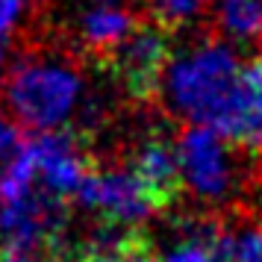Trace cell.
<instances>
[{
	"label": "cell",
	"instance_id": "9c48e42d",
	"mask_svg": "<svg viewBox=\"0 0 262 262\" xmlns=\"http://www.w3.org/2000/svg\"><path fill=\"white\" fill-rule=\"evenodd\" d=\"M133 174L144 183V189L154 194L159 212L168 209L171 203H177V198L183 194V177H180V162H177V150L174 142L150 133L144 136L142 142L136 144L130 159Z\"/></svg>",
	"mask_w": 262,
	"mask_h": 262
},
{
	"label": "cell",
	"instance_id": "5bb4252c",
	"mask_svg": "<svg viewBox=\"0 0 262 262\" xmlns=\"http://www.w3.org/2000/svg\"><path fill=\"white\" fill-rule=\"evenodd\" d=\"M221 259L224 262H262V221H245V224L221 230Z\"/></svg>",
	"mask_w": 262,
	"mask_h": 262
},
{
	"label": "cell",
	"instance_id": "6da1fadb",
	"mask_svg": "<svg viewBox=\"0 0 262 262\" xmlns=\"http://www.w3.org/2000/svg\"><path fill=\"white\" fill-rule=\"evenodd\" d=\"M83 100V77L68 59L33 53L18 62L6 80V109L33 133L59 130Z\"/></svg>",
	"mask_w": 262,
	"mask_h": 262
},
{
	"label": "cell",
	"instance_id": "ba28073f",
	"mask_svg": "<svg viewBox=\"0 0 262 262\" xmlns=\"http://www.w3.org/2000/svg\"><path fill=\"white\" fill-rule=\"evenodd\" d=\"M21 144L30 156L36 183L41 189L53 198H59V201L77 198V189L89 174V159H85V150L77 142V136L59 127V130L33 133Z\"/></svg>",
	"mask_w": 262,
	"mask_h": 262
},
{
	"label": "cell",
	"instance_id": "7a4b0ae2",
	"mask_svg": "<svg viewBox=\"0 0 262 262\" xmlns=\"http://www.w3.org/2000/svg\"><path fill=\"white\" fill-rule=\"evenodd\" d=\"M242 62L227 41L206 38L183 53H171L159 92L168 109L186 124H212L218 106L224 103Z\"/></svg>",
	"mask_w": 262,
	"mask_h": 262
},
{
	"label": "cell",
	"instance_id": "277c9868",
	"mask_svg": "<svg viewBox=\"0 0 262 262\" xmlns=\"http://www.w3.org/2000/svg\"><path fill=\"white\" fill-rule=\"evenodd\" d=\"M65 230V201L48 194L38 183L0 194V250L38 253L59 245Z\"/></svg>",
	"mask_w": 262,
	"mask_h": 262
},
{
	"label": "cell",
	"instance_id": "44dd1931",
	"mask_svg": "<svg viewBox=\"0 0 262 262\" xmlns=\"http://www.w3.org/2000/svg\"><path fill=\"white\" fill-rule=\"evenodd\" d=\"M100 3H121V0H100Z\"/></svg>",
	"mask_w": 262,
	"mask_h": 262
},
{
	"label": "cell",
	"instance_id": "8fae6325",
	"mask_svg": "<svg viewBox=\"0 0 262 262\" xmlns=\"http://www.w3.org/2000/svg\"><path fill=\"white\" fill-rule=\"evenodd\" d=\"M85 262H159V259H156L147 236L139 233L136 227L124 230V227L103 224L95 233L89 250H85Z\"/></svg>",
	"mask_w": 262,
	"mask_h": 262
},
{
	"label": "cell",
	"instance_id": "30bf717a",
	"mask_svg": "<svg viewBox=\"0 0 262 262\" xmlns=\"http://www.w3.org/2000/svg\"><path fill=\"white\" fill-rule=\"evenodd\" d=\"M139 15L124 9L121 3H97L80 18V41L92 56H103L130 33Z\"/></svg>",
	"mask_w": 262,
	"mask_h": 262
},
{
	"label": "cell",
	"instance_id": "4fadbf2b",
	"mask_svg": "<svg viewBox=\"0 0 262 262\" xmlns=\"http://www.w3.org/2000/svg\"><path fill=\"white\" fill-rule=\"evenodd\" d=\"M224 221H194L159 262H224L221 259Z\"/></svg>",
	"mask_w": 262,
	"mask_h": 262
},
{
	"label": "cell",
	"instance_id": "2e32d148",
	"mask_svg": "<svg viewBox=\"0 0 262 262\" xmlns=\"http://www.w3.org/2000/svg\"><path fill=\"white\" fill-rule=\"evenodd\" d=\"M21 12H24V0H0V38L15 30Z\"/></svg>",
	"mask_w": 262,
	"mask_h": 262
},
{
	"label": "cell",
	"instance_id": "d6986e66",
	"mask_svg": "<svg viewBox=\"0 0 262 262\" xmlns=\"http://www.w3.org/2000/svg\"><path fill=\"white\" fill-rule=\"evenodd\" d=\"M3 71H6V50L0 48V85H3Z\"/></svg>",
	"mask_w": 262,
	"mask_h": 262
},
{
	"label": "cell",
	"instance_id": "7c38bea8",
	"mask_svg": "<svg viewBox=\"0 0 262 262\" xmlns=\"http://www.w3.org/2000/svg\"><path fill=\"white\" fill-rule=\"evenodd\" d=\"M215 27L233 45L262 41V0H215Z\"/></svg>",
	"mask_w": 262,
	"mask_h": 262
},
{
	"label": "cell",
	"instance_id": "52a82bcc",
	"mask_svg": "<svg viewBox=\"0 0 262 262\" xmlns=\"http://www.w3.org/2000/svg\"><path fill=\"white\" fill-rule=\"evenodd\" d=\"M209 127L233 147L262 154V53L238 65L236 80Z\"/></svg>",
	"mask_w": 262,
	"mask_h": 262
},
{
	"label": "cell",
	"instance_id": "ac0fdd59",
	"mask_svg": "<svg viewBox=\"0 0 262 262\" xmlns=\"http://www.w3.org/2000/svg\"><path fill=\"white\" fill-rule=\"evenodd\" d=\"M0 262H41L36 253L27 250H0Z\"/></svg>",
	"mask_w": 262,
	"mask_h": 262
},
{
	"label": "cell",
	"instance_id": "8992f818",
	"mask_svg": "<svg viewBox=\"0 0 262 262\" xmlns=\"http://www.w3.org/2000/svg\"><path fill=\"white\" fill-rule=\"evenodd\" d=\"M83 209L100 218V224L133 230L159 212L154 194L133 174L130 165H106L89 171L77 189Z\"/></svg>",
	"mask_w": 262,
	"mask_h": 262
},
{
	"label": "cell",
	"instance_id": "ffe728a7",
	"mask_svg": "<svg viewBox=\"0 0 262 262\" xmlns=\"http://www.w3.org/2000/svg\"><path fill=\"white\" fill-rule=\"evenodd\" d=\"M41 262H83V259H74V256H53V259H41Z\"/></svg>",
	"mask_w": 262,
	"mask_h": 262
},
{
	"label": "cell",
	"instance_id": "e0dca14e",
	"mask_svg": "<svg viewBox=\"0 0 262 262\" xmlns=\"http://www.w3.org/2000/svg\"><path fill=\"white\" fill-rule=\"evenodd\" d=\"M15 144H18L15 142V127L0 115V168H3V162H6L9 154L15 150Z\"/></svg>",
	"mask_w": 262,
	"mask_h": 262
},
{
	"label": "cell",
	"instance_id": "5b68a950",
	"mask_svg": "<svg viewBox=\"0 0 262 262\" xmlns=\"http://www.w3.org/2000/svg\"><path fill=\"white\" fill-rule=\"evenodd\" d=\"M233 144L206 124H186L174 139L183 189L206 203L227 201L236 189V156Z\"/></svg>",
	"mask_w": 262,
	"mask_h": 262
},
{
	"label": "cell",
	"instance_id": "9a60e30c",
	"mask_svg": "<svg viewBox=\"0 0 262 262\" xmlns=\"http://www.w3.org/2000/svg\"><path fill=\"white\" fill-rule=\"evenodd\" d=\"M147 9H150L154 21H159L174 33L177 27L189 24L201 12V0H147Z\"/></svg>",
	"mask_w": 262,
	"mask_h": 262
},
{
	"label": "cell",
	"instance_id": "3957f363",
	"mask_svg": "<svg viewBox=\"0 0 262 262\" xmlns=\"http://www.w3.org/2000/svg\"><path fill=\"white\" fill-rule=\"evenodd\" d=\"M171 53H174L171 30L147 15L136 18L130 33L109 53H103L100 62L133 100H150L159 95V83Z\"/></svg>",
	"mask_w": 262,
	"mask_h": 262
}]
</instances>
